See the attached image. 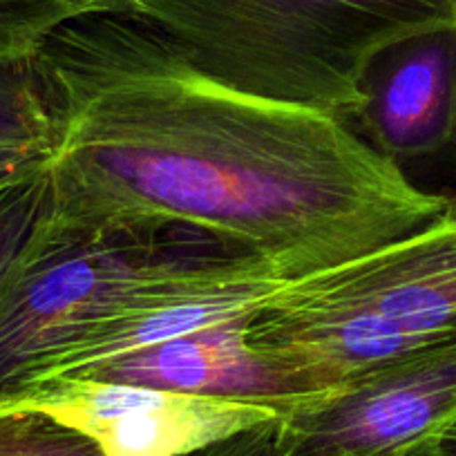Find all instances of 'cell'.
Instances as JSON below:
<instances>
[{
	"instance_id": "8fae6325",
	"label": "cell",
	"mask_w": 456,
	"mask_h": 456,
	"mask_svg": "<svg viewBox=\"0 0 456 456\" xmlns=\"http://www.w3.org/2000/svg\"><path fill=\"white\" fill-rule=\"evenodd\" d=\"M83 14V0H0V59H32L56 28Z\"/></svg>"
},
{
	"instance_id": "ba28073f",
	"label": "cell",
	"mask_w": 456,
	"mask_h": 456,
	"mask_svg": "<svg viewBox=\"0 0 456 456\" xmlns=\"http://www.w3.org/2000/svg\"><path fill=\"white\" fill-rule=\"evenodd\" d=\"M253 315L213 324L96 367L83 379L195 396L260 403L291 414L320 394H306L257 356L247 342ZM324 394V392H322Z\"/></svg>"
},
{
	"instance_id": "9c48e42d",
	"label": "cell",
	"mask_w": 456,
	"mask_h": 456,
	"mask_svg": "<svg viewBox=\"0 0 456 456\" xmlns=\"http://www.w3.org/2000/svg\"><path fill=\"white\" fill-rule=\"evenodd\" d=\"M52 143L54 121L34 56L0 59V148L50 155Z\"/></svg>"
},
{
	"instance_id": "52a82bcc",
	"label": "cell",
	"mask_w": 456,
	"mask_h": 456,
	"mask_svg": "<svg viewBox=\"0 0 456 456\" xmlns=\"http://www.w3.org/2000/svg\"><path fill=\"white\" fill-rule=\"evenodd\" d=\"M354 119L392 161L432 155L456 139V25L385 47L362 78Z\"/></svg>"
},
{
	"instance_id": "e0dca14e",
	"label": "cell",
	"mask_w": 456,
	"mask_h": 456,
	"mask_svg": "<svg viewBox=\"0 0 456 456\" xmlns=\"http://www.w3.org/2000/svg\"><path fill=\"white\" fill-rule=\"evenodd\" d=\"M432 3H436V5L441 7L447 16H450L452 23L456 25V0H432Z\"/></svg>"
},
{
	"instance_id": "7c38bea8",
	"label": "cell",
	"mask_w": 456,
	"mask_h": 456,
	"mask_svg": "<svg viewBox=\"0 0 456 456\" xmlns=\"http://www.w3.org/2000/svg\"><path fill=\"white\" fill-rule=\"evenodd\" d=\"M47 200L45 170L37 177L0 191V273L37 226Z\"/></svg>"
},
{
	"instance_id": "7a4b0ae2",
	"label": "cell",
	"mask_w": 456,
	"mask_h": 456,
	"mask_svg": "<svg viewBox=\"0 0 456 456\" xmlns=\"http://www.w3.org/2000/svg\"><path fill=\"white\" fill-rule=\"evenodd\" d=\"M273 265L182 226L72 235L43 224L0 273V410L103 324ZM287 280V278H284Z\"/></svg>"
},
{
	"instance_id": "2e32d148",
	"label": "cell",
	"mask_w": 456,
	"mask_h": 456,
	"mask_svg": "<svg viewBox=\"0 0 456 456\" xmlns=\"http://www.w3.org/2000/svg\"><path fill=\"white\" fill-rule=\"evenodd\" d=\"M425 456H456V419L438 434Z\"/></svg>"
},
{
	"instance_id": "ac0fdd59",
	"label": "cell",
	"mask_w": 456,
	"mask_h": 456,
	"mask_svg": "<svg viewBox=\"0 0 456 456\" xmlns=\"http://www.w3.org/2000/svg\"><path fill=\"white\" fill-rule=\"evenodd\" d=\"M443 210L450 215H456V195L445 197V206H443Z\"/></svg>"
},
{
	"instance_id": "277c9868",
	"label": "cell",
	"mask_w": 456,
	"mask_h": 456,
	"mask_svg": "<svg viewBox=\"0 0 456 456\" xmlns=\"http://www.w3.org/2000/svg\"><path fill=\"white\" fill-rule=\"evenodd\" d=\"M265 306L365 320L403 356L456 338V215L441 210L376 251L287 280Z\"/></svg>"
},
{
	"instance_id": "9a60e30c",
	"label": "cell",
	"mask_w": 456,
	"mask_h": 456,
	"mask_svg": "<svg viewBox=\"0 0 456 456\" xmlns=\"http://www.w3.org/2000/svg\"><path fill=\"white\" fill-rule=\"evenodd\" d=\"M87 14H137V0H83Z\"/></svg>"
},
{
	"instance_id": "5b68a950",
	"label": "cell",
	"mask_w": 456,
	"mask_h": 456,
	"mask_svg": "<svg viewBox=\"0 0 456 456\" xmlns=\"http://www.w3.org/2000/svg\"><path fill=\"white\" fill-rule=\"evenodd\" d=\"M454 419L456 338H450L284 414L275 456H425Z\"/></svg>"
},
{
	"instance_id": "3957f363",
	"label": "cell",
	"mask_w": 456,
	"mask_h": 456,
	"mask_svg": "<svg viewBox=\"0 0 456 456\" xmlns=\"http://www.w3.org/2000/svg\"><path fill=\"white\" fill-rule=\"evenodd\" d=\"M217 81L349 121L379 52L454 25L432 0H137Z\"/></svg>"
},
{
	"instance_id": "6da1fadb",
	"label": "cell",
	"mask_w": 456,
	"mask_h": 456,
	"mask_svg": "<svg viewBox=\"0 0 456 456\" xmlns=\"http://www.w3.org/2000/svg\"><path fill=\"white\" fill-rule=\"evenodd\" d=\"M34 65L54 121L43 224L61 233L192 228L293 280L445 206L345 119L217 81L142 14L77 16Z\"/></svg>"
},
{
	"instance_id": "5bb4252c",
	"label": "cell",
	"mask_w": 456,
	"mask_h": 456,
	"mask_svg": "<svg viewBox=\"0 0 456 456\" xmlns=\"http://www.w3.org/2000/svg\"><path fill=\"white\" fill-rule=\"evenodd\" d=\"M45 152L0 148V191L41 175L45 170Z\"/></svg>"
},
{
	"instance_id": "30bf717a",
	"label": "cell",
	"mask_w": 456,
	"mask_h": 456,
	"mask_svg": "<svg viewBox=\"0 0 456 456\" xmlns=\"http://www.w3.org/2000/svg\"><path fill=\"white\" fill-rule=\"evenodd\" d=\"M0 456H103L78 429L32 407L0 410Z\"/></svg>"
},
{
	"instance_id": "4fadbf2b",
	"label": "cell",
	"mask_w": 456,
	"mask_h": 456,
	"mask_svg": "<svg viewBox=\"0 0 456 456\" xmlns=\"http://www.w3.org/2000/svg\"><path fill=\"white\" fill-rule=\"evenodd\" d=\"M278 420L257 425L233 438L210 445L206 450L188 456H275V441H278Z\"/></svg>"
},
{
	"instance_id": "8992f818",
	"label": "cell",
	"mask_w": 456,
	"mask_h": 456,
	"mask_svg": "<svg viewBox=\"0 0 456 456\" xmlns=\"http://www.w3.org/2000/svg\"><path fill=\"white\" fill-rule=\"evenodd\" d=\"M14 407L47 411L86 434L103 456H188L282 419L260 403L92 379L52 380Z\"/></svg>"
}]
</instances>
